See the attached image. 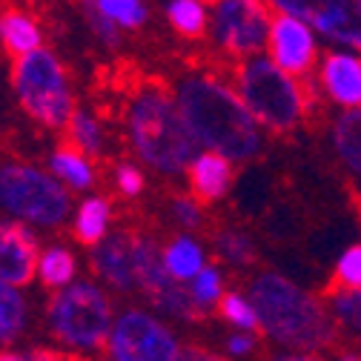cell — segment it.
<instances>
[{
	"instance_id": "obj_16",
	"label": "cell",
	"mask_w": 361,
	"mask_h": 361,
	"mask_svg": "<svg viewBox=\"0 0 361 361\" xmlns=\"http://www.w3.org/2000/svg\"><path fill=\"white\" fill-rule=\"evenodd\" d=\"M330 147L347 172L353 190L361 195V109L338 112L330 123Z\"/></svg>"
},
{
	"instance_id": "obj_24",
	"label": "cell",
	"mask_w": 361,
	"mask_h": 361,
	"mask_svg": "<svg viewBox=\"0 0 361 361\" xmlns=\"http://www.w3.org/2000/svg\"><path fill=\"white\" fill-rule=\"evenodd\" d=\"M166 18L172 29L184 37H201L209 32V9L207 0H169Z\"/></svg>"
},
{
	"instance_id": "obj_36",
	"label": "cell",
	"mask_w": 361,
	"mask_h": 361,
	"mask_svg": "<svg viewBox=\"0 0 361 361\" xmlns=\"http://www.w3.org/2000/svg\"><path fill=\"white\" fill-rule=\"evenodd\" d=\"M23 361H86L75 353H58V350H32L23 353Z\"/></svg>"
},
{
	"instance_id": "obj_18",
	"label": "cell",
	"mask_w": 361,
	"mask_h": 361,
	"mask_svg": "<svg viewBox=\"0 0 361 361\" xmlns=\"http://www.w3.org/2000/svg\"><path fill=\"white\" fill-rule=\"evenodd\" d=\"M204 255H207L204 247H201L192 235H178V238H172V241L166 244V250H164V264H166L169 279L178 281V284L195 281V279L204 273V269H207Z\"/></svg>"
},
{
	"instance_id": "obj_6",
	"label": "cell",
	"mask_w": 361,
	"mask_h": 361,
	"mask_svg": "<svg viewBox=\"0 0 361 361\" xmlns=\"http://www.w3.org/2000/svg\"><path fill=\"white\" fill-rule=\"evenodd\" d=\"M0 209L32 227H58L69 218L72 198L55 175L32 164L6 161L0 164Z\"/></svg>"
},
{
	"instance_id": "obj_3",
	"label": "cell",
	"mask_w": 361,
	"mask_h": 361,
	"mask_svg": "<svg viewBox=\"0 0 361 361\" xmlns=\"http://www.w3.org/2000/svg\"><path fill=\"white\" fill-rule=\"evenodd\" d=\"M126 129L135 155L164 175L187 172L192 158L201 152L175 92L164 86H141L132 95Z\"/></svg>"
},
{
	"instance_id": "obj_26",
	"label": "cell",
	"mask_w": 361,
	"mask_h": 361,
	"mask_svg": "<svg viewBox=\"0 0 361 361\" xmlns=\"http://www.w3.org/2000/svg\"><path fill=\"white\" fill-rule=\"evenodd\" d=\"M66 129H69L72 147L80 149L83 155H101L104 152V129H101V121L92 112L75 109Z\"/></svg>"
},
{
	"instance_id": "obj_40",
	"label": "cell",
	"mask_w": 361,
	"mask_h": 361,
	"mask_svg": "<svg viewBox=\"0 0 361 361\" xmlns=\"http://www.w3.org/2000/svg\"><path fill=\"white\" fill-rule=\"evenodd\" d=\"M0 361H23V353H15V350H4V353H0Z\"/></svg>"
},
{
	"instance_id": "obj_20",
	"label": "cell",
	"mask_w": 361,
	"mask_h": 361,
	"mask_svg": "<svg viewBox=\"0 0 361 361\" xmlns=\"http://www.w3.org/2000/svg\"><path fill=\"white\" fill-rule=\"evenodd\" d=\"M109 221H112V207L106 198H86L78 212H75V238L80 244L98 247L106 233H109Z\"/></svg>"
},
{
	"instance_id": "obj_9",
	"label": "cell",
	"mask_w": 361,
	"mask_h": 361,
	"mask_svg": "<svg viewBox=\"0 0 361 361\" xmlns=\"http://www.w3.org/2000/svg\"><path fill=\"white\" fill-rule=\"evenodd\" d=\"M276 15L310 26L333 49L361 55V0H267Z\"/></svg>"
},
{
	"instance_id": "obj_25",
	"label": "cell",
	"mask_w": 361,
	"mask_h": 361,
	"mask_svg": "<svg viewBox=\"0 0 361 361\" xmlns=\"http://www.w3.org/2000/svg\"><path fill=\"white\" fill-rule=\"evenodd\" d=\"M26 319H29V307L20 290L0 281V344H12L23 333Z\"/></svg>"
},
{
	"instance_id": "obj_34",
	"label": "cell",
	"mask_w": 361,
	"mask_h": 361,
	"mask_svg": "<svg viewBox=\"0 0 361 361\" xmlns=\"http://www.w3.org/2000/svg\"><path fill=\"white\" fill-rule=\"evenodd\" d=\"M115 184L126 198H135V195H141V190H144V172L138 166H132V164H123L115 172Z\"/></svg>"
},
{
	"instance_id": "obj_23",
	"label": "cell",
	"mask_w": 361,
	"mask_h": 361,
	"mask_svg": "<svg viewBox=\"0 0 361 361\" xmlns=\"http://www.w3.org/2000/svg\"><path fill=\"white\" fill-rule=\"evenodd\" d=\"M75 273H78V261L66 247H49L40 252L37 279L49 290H66L69 284H75Z\"/></svg>"
},
{
	"instance_id": "obj_35",
	"label": "cell",
	"mask_w": 361,
	"mask_h": 361,
	"mask_svg": "<svg viewBox=\"0 0 361 361\" xmlns=\"http://www.w3.org/2000/svg\"><path fill=\"white\" fill-rule=\"evenodd\" d=\"M224 347H227V353L233 358H244V355H252L258 350V336L255 333H244V330H235L227 341H224Z\"/></svg>"
},
{
	"instance_id": "obj_21",
	"label": "cell",
	"mask_w": 361,
	"mask_h": 361,
	"mask_svg": "<svg viewBox=\"0 0 361 361\" xmlns=\"http://www.w3.org/2000/svg\"><path fill=\"white\" fill-rule=\"evenodd\" d=\"M49 166H52V175L61 180L63 187L89 190V187L95 184V169H92V164H89L86 155H83L80 149H75L72 144L55 149L52 158H49Z\"/></svg>"
},
{
	"instance_id": "obj_19",
	"label": "cell",
	"mask_w": 361,
	"mask_h": 361,
	"mask_svg": "<svg viewBox=\"0 0 361 361\" xmlns=\"http://www.w3.org/2000/svg\"><path fill=\"white\" fill-rule=\"evenodd\" d=\"M0 43L6 47L9 55L23 58V55H32L40 47V26L26 15V12H18V9H9L0 15Z\"/></svg>"
},
{
	"instance_id": "obj_28",
	"label": "cell",
	"mask_w": 361,
	"mask_h": 361,
	"mask_svg": "<svg viewBox=\"0 0 361 361\" xmlns=\"http://www.w3.org/2000/svg\"><path fill=\"white\" fill-rule=\"evenodd\" d=\"M92 4L118 29H138V26L147 23V6H144V0H92Z\"/></svg>"
},
{
	"instance_id": "obj_7",
	"label": "cell",
	"mask_w": 361,
	"mask_h": 361,
	"mask_svg": "<svg viewBox=\"0 0 361 361\" xmlns=\"http://www.w3.org/2000/svg\"><path fill=\"white\" fill-rule=\"evenodd\" d=\"M12 83H15L20 106L26 109L32 121H37L47 129L69 126L75 115L72 86L55 52L37 49L32 55L18 58L12 69Z\"/></svg>"
},
{
	"instance_id": "obj_14",
	"label": "cell",
	"mask_w": 361,
	"mask_h": 361,
	"mask_svg": "<svg viewBox=\"0 0 361 361\" xmlns=\"http://www.w3.org/2000/svg\"><path fill=\"white\" fill-rule=\"evenodd\" d=\"M135 244H138V233L121 230L115 235H106L92 252V269L98 273V279H104L118 293L138 290V273H135Z\"/></svg>"
},
{
	"instance_id": "obj_11",
	"label": "cell",
	"mask_w": 361,
	"mask_h": 361,
	"mask_svg": "<svg viewBox=\"0 0 361 361\" xmlns=\"http://www.w3.org/2000/svg\"><path fill=\"white\" fill-rule=\"evenodd\" d=\"M281 72L298 78V80H310L322 63V37L315 35L310 26H304L301 20L290 18V15H276L273 26H269V40H267V52Z\"/></svg>"
},
{
	"instance_id": "obj_13",
	"label": "cell",
	"mask_w": 361,
	"mask_h": 361,
	"mask_svg": "<svg viewBox=\"0 0 361 361\" xmlns=\"http://www.w3.org/2000/svg\"><path fill=\"white\" fill-rule=\"evenodd\" d=\"M37 241L20 221H0V281L23 287L37 276Z\"/></svg>"
},
{
	"instance_id": "obj_10",
	"label": "cell",
	"mask_w": 361,
	"mask_h": 361,
	"mask_svg": "<svg viewBox=\"0 0 361 361\" xmlns=\"http://www.w3.org/2000/svg\"><path fill=\"white\" fill-rule=\"evenodd\" d=\"M178 336L147 310H123L109 333V361H178Z\"/></svg>"
},
{
	"instance_id": "obj_29",
	"label": "cell",
	"mask_w": 361,
	"mask_h": 361,
	"mask_svg": "<svg viewBox=\"0 0 361 361\" xmlns=\"http://www.w3.org/2000/svg\"><path fill=\"white\" fill-rule=\"evenodd\" d=\"M215 250L221 261H227L230 267H247L255 261V241L241 230H221L215 238Z\"/></svg>"
},
{
	"instance_id": "obj_27",
	"label": "cell",
	"mask_w": 361,
	"mask_h": 361,
	"mask_svg": "<svg viewBox=\"0 0 361 361\" xmlns=\"http://www.w3.org/2000/svg\"><path fill=\"white\" fill-rule=\"evenodd\" d=\"M190 293H192V301H195V307L201 312V319H204V315H212V310H218L221 298L227 295V293H224L221 269L209 264L195 281H190Z\"/></svg>"
},
{
	"instance_id": "obj_1",
	"label": "cell",
	"mask_w": 361,
	"mask_h": 361,
	"mask_svg": "<svg viewBox=\"0 0 361 361\" xmlns=\"http://www.w3.org/2000/svg\"><path fill=\"white\" fill-rule=\"evenodd\" d=\"M175 98L198 149L218 152L233 164L261 155L264 129L235 92L233 80L215 72H192L180 78Z\"/></svg>"
},
{
	"instance_id": "obj_30",
	"label": "cell",
	"mask_w": 361,
	"mask_h": 361,
	"mask_svg": "<svg viewBox=\"0 0 361 361\" xmlns=\"http://www.w3.org/2000/svg\"><path fill=\"white\" fill-rule=\"evenodd\" d=\"M218 312H221V319L227 324H233L235 330H244V333H255L258 330V312H255L250 295H244V293L230 290L227 295L221 298Z\"/></svg>"
},
{
	"instance_id": "obj_31",
	"label": "cell",
	"mask_w": 361,
	"mask_h": 361,
	"mask_svg": "<svg viewBox=\"0 0 361 361\" xmlns=\"http://www.w3.org/2000/svg\"><path fill=\"white\" fill-rule=\"evenodd\" d=\"M333 287L338 290H361V244H350L333 269Z\"/></svg>"
},
{
	"instance_id": "obj_8",
	"label": "cell",
	"mask_w": 361,
	"mask_h": 361,
	"mask_svg": "<svg viewBox=\"0 0 361 361\" xmlns=\"http://www.w3.org/2000/svg\"><path fill=\"white\" fill-rule=\"evenodd\" d=\"M209 9V37L215 47L238 61L267 52L269 26L276 12L267 0H207Z\"/></svg>"
},
{
	"instance_id": "obj_17",
	"label": "cell",
	"mask_w": 361,
	"mask_h": 361,
	"mask_svg": "<svg viewBox=\"0 0 361 361\" xmlns=\"http://www.w3.org/2000/svg\"><path fill=\"white\" fill-rule=\"evenodd\" d=\"M135 273H138V290H144L149 301H155L172 284L164 264V250L149 235L141 233H138V244H135Z\"/></svg>"
},
{
	"instance_id": "obj_39",
	"label": "cell",
	"mask_w": 361,
	"mask_h": 361,
	"mask_svg": "<svg viewBox=\"0 0 361 361\" xmlns=\"http://www.w3.org/2000/svg\"><path fill=\"white\" fill-rule=\"evenodd\" d=\"M336 361H361V353L358 350H338Z\"/></svg>"
},
{
	"instance_id": "obj_37",
	"label": "cell",
	"mask_w": 361,
	"mask_h": 361,
	"mask_svg": "<svg viewBox=\"0 0 361 361\" xmlns=\"http://www.w3.org/2000/svg\"><path fill=\"white\" fill-rule=\"evenodd\" d=\"M178 361H227L224 355H218L215 350H207V347H198V344H190L180 350V358Z\"/></svg>"
},
{
	"instance_id": "obj_33",
	"label": "cell",
	"mask_w": 361,
	"mask_h": 361,
	"mask_svg": "<svg viewBox=\"0 0 361 361\" xmlns=\"http://www.w3.org/2000/svg\"><path fill=\"white\" fill-rule=\"evenodd\" d=\"M172 215L178 218V224L184 230H198L204 224V209H201V201L198 198H187L180 195L172 201Z\"/></svg>"
},
{
	"instance_id": "obj_38",
	"label": "cell",
	"mask_w": 361,
	"mask_h": 361,
	"mask_svg": "<svg viewBox=\"0 0 361 361\" xmlns=\"http://www.w3.org/2000/svg\"><path fill=\"white\" fill-rule=\"evenodd\" d=\"M269 361H327L322 353H293V350H284V353H276Z\"/></svg>"
},
{
	"instance_id": "obj_2",
	"label": "cell",
	"mask_w": 361,
	"mask_h": 361,
	"mask_svg": "<svg viewBox=\"0 0 361 361\" xmlns=\"http://www.w3.org/2000/svg\"><path fill=\"white\" fill-rule=\"evenodd\" d=\"M247 295L258 312V330L284 350L322 353L333 350L341 338L327 301L281 273H258Z\"/></svg>"
},
{
	"instance_id": "obj_32",
	"label": "cell",
	"mask_w": 361,
	"mask_h": 361,
	"mask_svg": "<svg viewBox=\"0 0 361 361\" xmlns=\"http://www.w3.org/2000/svg\"><path fill=\"white\" fill-rule=\"evenodd\" d=\"M80 6H83V15H86V23L92 26V32L98 35V40L106 43V47H118V43H121V32H118V26H115L112 20H106V18L95 9L92 0H80Z\"/></svg>"
},
{
	"instance_id": "obj_5",
	"label": "cell",
	"mask_w": 361,
	"mask_h": 361,
	"mask_svg": "<svg viewBox=\"0 0 361 361\" xmlns=\"http://www.w3.org/2000/svg\"><path fill=\"white\" fill-rule=\"evenodd\" d=\"M47 327L69 353L95 355L109 344L115 327L112 301L104 287L92 281H75L58 290L47 310Z\"/></svg>"
},
{
	"instance_id": "obj_22",
	"label": "cell",
	"mask_w": 361,
	"mask_h": 361,
	"mask_svg": "<svg viewBox=\"0 0 361 361\" xmlns=\"http://www.w3.org/2000/svg\"><path fill=\"white\" fill-rule=\"evenodd\" d=\"M327 310L341 336L361 341V290H327Z\"/></svg>"
},
{
	"instance_id": "obj_4",
	"label": "cell",
	"mask_w": 361,
	"mask_h": 361,
	"mask_svg": "<svg viewBox=\"0 0 361 361\" xmlns=\"http://www.w3.org/2000/svg\"><path fill=\"white\" fill-rule=\"evenodd\" d=\"M233 86L264 132L287 135L298 129L315 104L307 80L281 72L267 55L238 61L233 69Z\"/></svg>"
},
{
	"instance_id": "obj_15",
	"label": "cell",
	"mask_w": 361,
	"mask_h": 361,
	"mask_svg": "<svg viewBox=\"0 0 361 361\" xmlns=\"http://www.w3.org/2000/svg\"><path fill=\"white\" fill-rule=\"evenodd\" d=\"M187 175H190L192 198H198L201 204H212V201H218V198H224L230 192L235 169H233V161H227L224 155L201 149L192 158Z\"/></svg>"
},
{
	"instance_id": "obj_12",
	"label": "cell",
	"mask_w": 361,
	"mask_h": 361,
	"mask_svg": "<svg viewBox=\"0 0 361 361\" xmlns=\"http://www.w3.org/2000/svg\"><path fill=\"white\" fill-rule=\"evenodd\" d=\"M315 98H327L338 112L361 109V55L347 49L324 52L315 75L307 80Z\"/></svg>"
}]
</instances>
